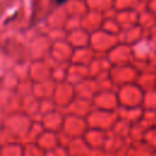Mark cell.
<instances>
[{
  "label": "cell",
  "mask_w": 156,
  "mask_h": 156,
  "mask_svg": "<svg viewBox=\"0 0 156 156\" xmlns=\"http://www.w3.org/2000/svg\"><path fill=\"white\" fill-rule=\"evenodd\" d=\"M54 1L56 2V5H58V6H60V5H63V4H66L68 0H54Z\"/></svg>",
  "instance_id": "cell-1"
}]
</instances>
